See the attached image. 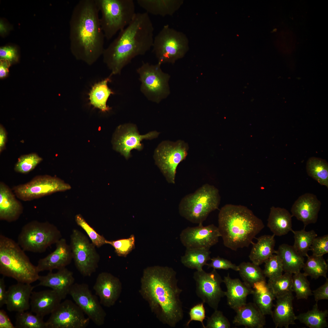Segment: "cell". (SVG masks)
Segmentation results:
<instances>
[{"label": "cell", "mask_w": 328, "mask_h": 328, "mask_svg": "<svg viewBox=\"0 0 328 328\" xmlns=\"http://www.w3.org/2000/svg\"><path fill=\"white\" fill-rule=\"evenodd\" d=\"M176 272L172 268L159 265L143 271L139 293L147 301L151 312L164 324L175 327L184 313L180 295L183 290L178 285Z\"/></svg>", "instance_id": "6da1fadb"}, {"label": "cell", "mask_w": 328, "mask_h": 328, "mask_svg": "<svg viewBox=\"0 0 328 328\" xmlns=\"http://www.w3.org/2000/svg\"><path fill=\"white\" fill-rule=\"evenodd\" d=\"M154 31L148 13H136L130 23L104 50V61L111 74L120 73L133 59L145 55L150 50Z\"/></svg>", "instance_id": "7a4b0ae2"}, {"label": "cell", "mask_w": 328, "mask_h": 328, "mask_svg": "<svg viewBox=\"0 0 328 328\" xmlns=\"http://www.w3.org/2000/svg\"><path fill=\"white\" fill-rule=\"evenodd\" d=\"M95 0H80L74 6L70 22V49L79 59L89 64L102 55L104 36Z\"/></svg>", "instance_id": "3957f363"}, {"label": "cell", "mask_w": 328, "mask_h": 328, "mask_svg": "<svg viewBox=\"0 0 328 328\" xmlns=\"http://www.w3.org/2000/svg\"><path fill=\"white\" fill-rule=\"evenodd\" d=\"M218 224L224 245L235 251L249 247L265 227L262 220L248 207L231 204L221 208Z\"/></svg>", "instance_id": "277c9868"}, {"label": "cell", "mask_w": 328, "mask_h": 328, "mask_svg": "<svg viewBox=\"0 0 328 328\" xmlns=\"http://www.w3.org/2000/svg\"><path fill=\"white\" fill-rule=\"evenodd\" d=\"M17 242L0 235V273L17 282L31 284L39 276L34 265Z\"/></svg>", "instance_id": "5b68a950"}, {"label": "cell", "mask_w": 328, "mask_h": 328, "mask_svg": "<svg viewBox=\"0 0 328 328\" xmlns=\"http://www.w3.org/2000/svg\"><path fill=\"white\" fill-rule=\"evenodd\" d=\"M220 199L217 189L206 184L182 199L179 205V213L191 223L202 224L211 212L218 209Z\"/></svg>", "instance_id": "8992f818"}, {"label": "cell", "mask_w": 328, "mask_h": 328, "mask_svg": "<svg viewBox=\"0 0 328 328\" xmlns=\"http://www.w3.org/2000/svg\"><path fill=\"white\" fill-rule=\"evenodd\" d=\"M95 0L101 14V29L107 40L127 26L136 13L132 0Z\"/></svg>", "instance_id": "52a82bcc"}, {"label": "cell", "mask_w": 328, "mask_h": 328, "mask_svg": "<svg viewBox=\"0 0 328 328\" xmlns=\"http://www.w3.org/2000/svg\"><path fill=\"white\" fill-rule=\"evenodd\" d=\"M152 48L158 63L173 64L187 53L189 41L184 33L166 25L154 37Z\"/></svg>", "instance_id": "ba28073f"}, {"label": "cell", "mask_w": 328, "mask_h": 328, "mask_svg": "<svg viewBox=\"0 0 328 328\" xmlns=\"http://www.w3.org/2000/svg\"><path fill=\"white\" fill-rule=\"evenodd\" d=\"M61 237L60 231L53 224L34 220L23 226L17 243L25 251L42 253L56 244Z\"/></svg>", "instance_id": "9c48e42d"}, {"label": "cell", "mask_w": 328, "mask_h": 328, "mask_svg": "<svg viewBox=\"0 0 328 328\" xmlns=\"http://www.w3.org/2000/svg\"><path fill=\"white\" fill-rule=\"evenodd\" d=\"M161 64L143 63L137 70L141 82V92L149 101L159 103L170 94L169 84L170 76L163 72Z\"/></svg>", "instance_id": "30bf717a"}, {"label": "cell", "mask_w": 328, "mask_h": 328, "mask_svg": "<svg viewBox=\"0 0 328 328\" xmlns=\"http://www.w3.org/2000/svg\"><path fill=\"white\" fill-rule=\"evenodd\" d=\"M70 244L73 259L80 274L89 277L98 267L100 257L96 246L80 231L74 229L70 237Z\"/></svg>", "instance_id": "8fae6325"}, {"label": "cell", "mask_w": 328, "mask_h": 328, "mask_svg": "<svg viewBox=\"0 0 328 328\" xmlns=\"http://www.w3.org/2000/svg\"><path fill=\"white\" fill-rule=\"evenodd\" d=\"M188 149V144L181 140L175 142L163 141L156 149L154 155L155 163L169 183H175L177 168L185 159Z\"/></svg>", "instance_id": "7c38bea8"}, {"label": "cell", "mask_w": 328, "mask_h": 328, "mask_svg": "<svg viewBox=\"0 0 328 328\" xmlns=\"http://www.w3.org/2000/svg\"><path fill=\"white\" fill-rule=\"evenodd\" d=\"M70 185L61 179L48 175H39L25 184L14 187L16 196L24 201H30L58 192L70 190Z\"/></svg>", "instance_id": "4fadbf2b"}, {"label": "cell", "mask_w": 328, "mask_h": 328, "mask_svg": "<svg viewBox=\"0 0 328 328\" xmlns=\"http://www.w3.org/2000/svg\"><path fill=\"white\" fill-rule=\"evenodd\" d=\"M193 278L196 282L197 296L204 303L214 310L217 309L221 298L225 296V291L220 286L223 279L220 274L215 269L210 272L203 269L195 272Z\"/></svg>", "instance_id": "5bb4252c"}, {"label": "cell", "mask_w": 328, "mask_h": 328, "mask_svg": "<svg viewBox=\"0 0 328 328\" xmlns=\"http://www.w3.org/2000/svg\"><path fill=\"white\" fill-rule=\"evenodd\" d=\"M70 300L61 302L46 322V328H85L90 319Z\"/></svg>", "instance_id": "9a60e30c"}, {"label": "cell", "mask_w": 328, "mask_h": 328, "mask_svg": "<svg viewBox=\"0 0 328 328\" xmlns=\"http://www.w3.org/2000/svg\"><path fill=\"white\" fill-rule=\"evenodd\" d=\"M69 295L87 317L96 325L104 324L106 313L97 297L85 283H75L71 287Z\"/></svg>", "instance_id": "2e32d148"}, {"label": "cell", "mask_w": 328, "mask_h": 328, "mask_svg": "<svg viewBox=\"0 0 328 328\" xmlns=\"http://www.w3.org/2000/svg\"><path fill=\"white\" fill-rule=\"evenodd\" d=\"M220 236L218 227L214 224L203 226L200 224L183 229L180 234L179 239L186 248L209 250L218 243Z\"/></svg>", "instance_id": "e0dca14e"}, {"label": "cell", "mask_w": 328, "mask_h": 328, "mask_svg": "<svg viewBox=\"0 0 328 328\" xmlns=\"http://www.w3.org/2000/svg\"><path fill=\"white\" fill-rule=\"evenodd\" d=\"M125 124L119 126L115 132L113 140L114 149L126 159L130 156L133 149L141 150L143 145L141 142L144 139H152L157 137L159 133L152 131L144 135H140L135 126Z\"/></svg>", "instance_id": "ac0fdd59"}, {"label": "cell", "mask_w": 328, "mask_h": 328, "mask_svg": "<svg viewBox=\"0 0 328 328\" xmlns=\"http://www.w3.org/2000/svg\"><path fill=\"white\" fill-rule=\"evenodd\" d=\"M93 289L101 305L110 307L115 304L119 298L122 285L118 278L109 273L103 272L97 275Z\"/></svg>", "instance_id": "d6986e66"}, {"label": "cell", "mask_w": 328, "mask_h": 328, "mask_svg": "<svg viewBox=\"0 0 328 328\" xmlns=\"http://www.w3.org/2000/svg\"><path fill=\"white\" fill-rule=\"evenodd\" d=\"M321 204L316 195L306 193L299 197L293 204L291 215L302 221L305 227L316 222Z\"/></svg>", "instance_id": "ffe728a7"}, {"label": "cell", "mask_w": 328, "mask_h": 328, "mask_svg": "<svg viewBox=\"0 0 328 328\" xmlns=\"http://www.w3.org/2000/svg\"><path fill=\"white\" fill-rule=\"evenodd\" d=\"M56 248L45 257L40 259L36 266L39 272L59 270L69 265L73 259L70 245L65 238H61L56 244Z\"/></svg>", "instance_id": "44dd1931"}, {"label": "cell", "mask_w": 328, "mask_h": 328, "mask_svg": "<svg viewBox=\"0 0 328 328\" xmlns=\"http://www.w3.org/2000/svg\"><path fill=\"white\" fill-rule=\"evenodd\" d=\"M38 280V285L51 288L63 299L69 294L71 287L75 283L73 272L66 267L58 270L56 272L50 271L46 275H40Z\"/></svg>", "instance_id": "7402d4cb"}, {"label": "cell", "mask_w": 328, "mask_h": 328, "mask_svg": "<svg viewBox=\"0 0 328 328\" xmlns=\"http://www.w3.org/2000/svg\"><path fill=\"white\" fill-rule=\"evenodd\" d=\"M34 286L31 284L18 282L7 290L5 305L7 310L16 312L30 308V299Z\"/></svg>", "instance_id": "603a6c76"}, {"label": "cell", "mask_w": 328, "mask_h": 328, "mask_svg": "<svg viewBox=\"0 0 328 328\" xmlns=\"http://www.w3.org/2000/svg\"><path fill=\"white\" fill-rule=\"evenodd\" d=\"M62 299L61 297L52 289L32 291L30 299L31 311L43 317L51 314Z\"/></svg>", "instance_id": "cb8c5ba5"}, {"label": "cell", "mask_w": 328, "mask_h": 328, "mask_svg": "<svg viewBox=\"0 0 328 328\" xmlns=\"http://www.w3.org/2000/svg\"><path fill=\"white\" fill-rule=\"evenodd\" d=\"M5 183H0V219L8 222L18 220L23 211L21 203Z\"/></svg>", "instance_id": "d4e9b609"}, {"label": "cell", "mask_w": 328, "mask_h": 328, "mask_svg": "<svg viewBox=\"0 0 328 328\" xmlns=\"http://www.w3.org/2000/svg\"><path fill=\"white\" fill-rule=\"evenodd\" d=\"M276 303L271 315L275 327L289 328L290 325L296 324V319L294 311L292 293L276 298Z\"/></svg>", "instance_id": "484cf974"}, {"label": "cell", "mask_w": 328, "mask_h": 328, "mask_svg": "<svg viewBox=\"0 0 328 328\" xmlns=\"http://www.w3.org/2000/svg\"><path fill=\"white\" fill-rule=\"evenodd\" d=\"M223 282L227 289L225 296L230 308L235 311L246 304L248 296L252 294V288L238 278H231L229 274L224 277Z\"/></svg>", "instance_id": "4316f807"}, {"label": "cell", "mask_w": 328, "mask_h": 328, "mask_svg": "<svg viewBox=\"0 0 328 328\" xmlns=\"http://www.w3.org/2000/svg\"><path fill=\"white\" fill-rule=\"evenodd\" d=\"M233 323L248 328H263L266 323L265 315L253 302L246 303L235 310Z\"/></svg>", "instance_id": "83f0119b"}, {"label": "cell", "mask_w": 328, "mask_h": 328, "mask_svg": "<svg viewBox=\"0 0 328 328\" xmlns=\"http://www.w3.org/2000/svg\"><path fill=\"white\" fill-rule=\"evenodd\" d=\"M292 217L286 209L272 206L270 208L267 226L275 236L285 235L293 230Z\"/></svg>", "instance_id": "f1b7e54d"}, {"label": "cell", "mask_w": 328, "mask_h": 328, "mask_svg": "<svg viewBox=\"0 0 328 328\" xmlns=\"http://www.w3.org/2000/svg\"><path fill=\"white\" fill-rule=\"evenodd\" d=\"M275 235H264L257 238L253 243L249 257L252 262L258 265L262 264L274 253Z\"/></svg>", "instance_id": "f546056e"}, {"label": "cell", "mask_w": 328, "mask_h": 328, "mask_svg": "<svg viewBox=\"0 0 328 328\" xmlns=\"http://www.w3.org/2000/svg\"><path fill=\"white\" fill-rule=\"evenodd\" d=\"M275 254L281 259L285 272L294 274L300 272L302 269L305 263L304 257L293 246L283 244L276 250Z\"/></svg>", "instance_id": "4dcf8cb0"}, {"label": "cell", "mask_w": 328, "mask_h": 328, "mask_svg": "<svg viewBox=\"0 0 328 328\" xmlns=\"http://www.w3.org/2000/svg\"><path fill=\"white\" fill-rule=\"evenodd\" d=\"M137 2L148 13L165 16L173 15L183 2L180 0H138Z\"/></svg>", "instance_id": "1f68e13d"}, {"label": "cell", "mask_w": 328, "mask_h": 328, "mask_svg": "<svg viewBox=\"0 0 328 328\" xmlns=\"http://www.w3.org/2000/svg\"><path fill=\"white\" fill-rule=\"evenodd\" d=\"M252 289L254 303L264 315L271 316L276 298L266 281L255 284Z\"/></svg>", "instance_id": "d6a6232c"}, {"label": "cell", "mask_w": 328, "mask_h": 328, "mask_svg": "<svg viewBox=\"0 0 328 328\" xmlns=\"http://www.w3.org/2000/svg\"><path fill=\"white\" fill-rule=\"evenodd\" d=\"M110 81V77H109L96 84L89 93L91 104L103 112L108 111L111 109L107 105L109 96L114 94L108 85V83Z\"/></svg>", "instance_id": "836d02e7"}, {"label": "cell", "mask_w": 328, "mask_h": 328, "mask_svg": "<svg viewBox=\"0 0 328 328\" xmlns=\"http://www.w3.org/2000/svg\"><path fill=\"white\" fill-rule=\"evenodd\" d=\"M210 252L209 249L197 248H186L184 254L181 257V262L186 267L200 271L210 260Z\"/></svg>", "instance_id": "e575fe53"}, {"label": "cell", "mask_w": 328, "mask_h": 328, "mask_svg": "<svg viewBox=\"0 0 328 328\" xmlns=\"http://www.w3.org/2000/svg\"><path fill=\"white\" fill-rule=\"evenodd\" d=\"M328 310H319L316 303L312 309L300 313L296 316V319L310 328H324L328 326Z\"/></svg>", "instance_id": "d590c367"}, {"label": "cell", "mask_w": 328, "mask_h": 328, "mask_svg": "<svg viewBox=\"0 0 328 328\" xmlns=\"http://www.w3.org/2000/svg\"><path fill=\"white\" fill-rule=\"evenodd\" d=\"M308 175L320 184L328 188V163L320 158L313 157L309 159L306 164Z\"/></svg>", "instance_id": "8d00e7d4"}, {"label": "cell", "mask_w": 328, "mask_h": 328, "mask_svg": "<svg viewBox=\"0 0 328 328\" xmlns=\"http://www.w3.org/2000/svg\"><path fill=\"white\" fill-rule=\"evenodd\" d=\"M238 266L240 277L249 287L252 288L255 284L266 281V277L259 265L252 262H243Z\"/></svg>", "instance_id": "74e56055"}, {"label": "cell", "mask_w": 328, "mask_h": 328, "mask_svg": "<svg viewBox=\"0 0 328 328\" xmlns=\"http://www.w3.org/2000/svg\"><path fill=\"white\" fill-rule=\"evenodd\" d=\"M302 269L304 273L312 278L317 279L320 277L327 278L328 265L323 256L312 255L307 256Z\"/></svg>", "instance_id": "f35d334b"}, {"label": "cell", "mask_w": 328, "mask_h": 328, "mask_svg": "<svg viewBox=\"0 0 328 328\" xmlns=\"http://www.w3.org/2000/svg\"><path fill=\"white\" fill-rule=\"evenodd\" d=\"M292 232L294 234L293 247L302 256L307 257L314 239L317 236V234L313 230L305 231V227L301 230H293Z\"/></svg>", "instance_id": "ab89813d"}, {"label": "cell", "mask_w": 328, "mask_h": 328, "mask_svg": "<svg viewBox=\"0 0 328 328\" xmlns=\"http://www.w3.org/2000/svg\"><path fill=\"white\" fill-rule=\"evenodd\" d=\"M292 274L285 272L279 276L268 279L267 284L276 298L292 293Z\"/></svg>", "instance_id": "60d3db41"}, {"label": "cell", "mask_w": 328, "mask_h": 328, "mask_svg": "<svg viewBox=\"0 0 328 328\" xmlns=\"http://www.w3.org/2000/svg\"><path fill=\"white\" fill-rule=\"evenodd\" d=\"M32 312L24 311L17 312L15 315L16 328H46L43 317Z\"/></svg>", "instance_id": "b9f144b4"}, {"label": "cell", "mask_w": 328, "mask_h": 328, "mask_svg": "<svg viewBox=\"0 0 328 328\" xmlns=\"http://www.w3.org/2000/svg\"><path fill=\"white\" fill-rule=\"evenodd\" d=\"M307 277L304 272H300L294 274L292 276V289L296 293L297 299H307L313 295Z\"/></svg>", "instance_id": "7bdbcfd3"}, {"label": "cell", "mask_w": 328, "mask_h": 328, "mask_svg": "<svg viewBox=\"0 0 328 328\" xmlns=\"http://www.w3.org/2000/svg\"><path fill=\"white\" fill-rule=\"evenodd\" d=\"M42 160L43 159L36 153L23 155L18 159L14 169L17 172L27 173L33 170Z\"/></svg>", "instance_id": "ee69618b"}, {"label": "cell", "mask_w": 328, "mask_h": 328, "mask_svg": "<svg viewBox=\"0 0 328 328\" xmlns=\"http://www.w3.org/2000/svg\"><path fill=\"white\" fill-rule=\"evenodd\" d=\"M75 220L77 224L85 232L91 242L96 247L99 248L107 244L108 240L103 235L97 233L81 214L76 215Z\"/></svg>", "instance_id": "f6af8a7d"}, {"label": "cell", "mask_w": 328, "mask_h": 328, "mask_svg": "<svg viewBox=\"0 0 328 328\" xmlns=\"http://www.w3.org/2000/svg\"><path fill=\"white\" fill-rule=\"evenodd\" d=\"M264 263L263 273L268 279L276 278L283 274L284 271L282 262L277 254H273Z\"/></svg>", "instance_id": "bcb514c9"}, {"label": "cell", "mask_w": 328, "mask_h": 328, "mask_svg": "<svg viewBox=\"0 0 328 328\" xmlns=\"http://www.w3.org/2000/svg\"><path fill=\"white\" fill-rule=\"evenodd\" d=\"M135 238L132 235L127 238H121L115 240L108 241L107 244L112 246L115 252L119 256L126 257L135 248Z\"/></svg>", "instance_id": "7dc6e473"}, {"label": "cell", "mask_w": 328, "mask_h": 328, "mask_svg": "<svg viewBox=\"0 0 328 328\" xmlns=\"http://www.w3.org/2000/svg\"><path fill=\"white\" fill-rule=\"evenodd\" d=\"M231 324L223 312L218 309L214 310L211 316L207 318L205 328H230Z\"/></svg>", "instance_id": "c3c4849f"}, {"label": "cell", "mask_w": 328, "mask_h": 328, "mask_svg": "<svg viewBox=\"0 0 328 328\" xmlns=\"http://www.w3.org/2000/svg\"><path fill=\"white\" fill-rule=\"evenodd\" d=\"M310 250L313 255L323 256L328 253V235L316 237L314 239Z\"/></svg>", "instance_id": "681fc988"}, {"label": "cell", "mask_w": 328, "mask_h": 328, "mask_svg": "<svg viewBox=\"0 0 328 328\" xmlns=\"http://www.w3.org/2000/svg\"><path fill=\"white\" fill-rule=\"evenodd\" d=\"M211 262L207 263L208 268H212L215 269L227 270L231 269L236 271L239 269L238 266L233 263L230 261L218 256L211 258Z\"/></svg>", "instance_id": "f907efd6"}, {"label": "cell", "mask_w": 328, "mask_h": 328, "mask_svg": "<svg viewBox=\"0 0 328 328\" xmlns=\"http://www.w3.org/2000/svg\"><path fill=\"white\" fill-rule=\"evenodd\" d=\"M189 314L190 319L187 322L186 325L188 327L190 323L193 321H197L200 322L203 328H205V326L203 323V321L206 316L205 310L203 302L196 305L192 307L190 310Z\"/></svg>", "instance_id": "816d5d0a"}, {"label": "cell", "mask_w": 328, "mask_h": 328, "mask_svg": "<svg viewBox=\"0 0 328 328\" xmlns=\"http://www.w3.org/2000/svg\"><path fill=\"white\" fill-rule=\"evenodd\" d=\"M0 60L7 61L10 63L18 60V54L15 48L10 46L1 47L0 48Z\"/></svg>", "instance_id": "f5cc1de1"}, {"label": "cell", "mask_w": 328, "mask_h": 328, "mask_svg": "<svg viewBox=\"0 0 328 328\" xmlns=\"http://www.w3.org/2000/svg\"><path fill=\"white\" fill-rule=\"evenodd\" d=\"M316 303L321 300L328 299V279L326 278L325 283L315 290L312 291Z\"/></svg>", "instance_id": "db71d44e"}, {"label": "cell", "mask_w": 328, "mask_h": 328, "mask_svg": "<svg viewBox=\"0 0 328 328\" xmlns=\"http://www.w3.org/2000/svg\"><path fill=\"white\" fill-rule=\"evenodd\" d=\"M0 328H15L6 312L2 309L0 310Z\"/></svg>", "instance_id": "11a10c76"}, {"label": "cell", "mask_w": 328, "mask_h": 328, "mask_svg": "<svg viewBox=\"0 0 328 328\" xmlns=\"http://www.w3.org/2000/svg\"><path fill=\"white\" fill-rule=\"evenodd\" d=\"M7 296V290L6 289L4 277L0 278V307L5 305Z\"/></svg>", "instance_id": "9f6ffc18"}, {"label": "cell", "mask_w": 328, "mask_h": 328, "mask_svg": "<svg viewBox=\"0 0 328 328\" xmlns=\"http://www.w3.org/2000/svg\"><path fill=\"white\" fill-rule=\"evenodd\" d=\"M11 63L3 60H0V78H3L6 77L9 72V68Z\"/></svg>", "instance_id": "6f0895ef"}, {"label": "cell", "mask_w": 328, "mask_h": 328, "mask_svg": "<svg viewBox=\"0 0 328 328\" xmlns=\"http://www.w3.org/2000/svg\"><path fill=\"white\" fill-rule=\"evenodd\" d=\"M6 131L1 125H0V152H2L5 148L7 138Z\"/></svg>", "instance_id": "680465c9"}]
</instances>
